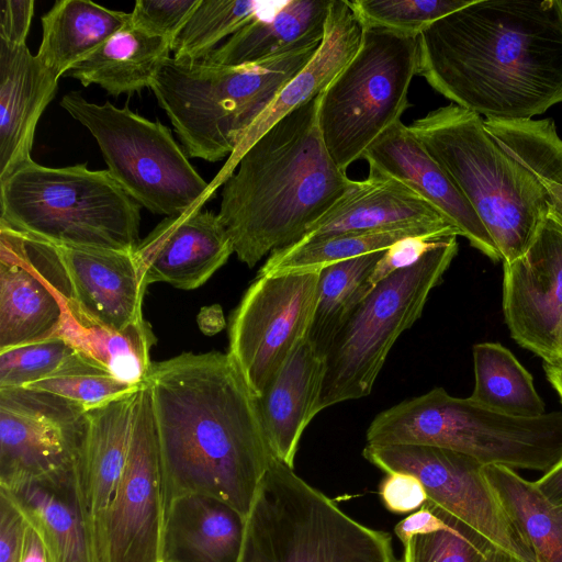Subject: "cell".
<instances>
[{"label":"cell","mask_w":562,"mask_h":562,"mask_svg":"<svg viewBox=\"0 0 562 562\" xmlns=\"http://www.w3.org/2000/svg\"><path fill=\"white\" fill-rule=\"evenodd\" d=\"M150 395L167 504L217 498L248 517L272 457L258 397L228 353L151 362Z\"/></svg>","instance_id":"obj_1"},{"label":"cell","mask_w":562,"mask_h":562,"mask_svg":"<svg viewBox=\"0 0 562 562\" xmlns=\"http://www.w3.org/2000/svg\"><path fill=\"white\" fill-rule=\"evenodd\" d=\"M485 120H529L562 102V1L471 0L418 35V72Z\"/></svg>","instance_id":"obj_2"},{"label":"cell","mask_w":562,"mask_h":562,"mask_svg":"<svg viewBox=\"0 0 562 562\" xmlns=\"http://www.w3.org/2000/svg\"><path fill=\"white\" fill-rule=\"evenodd\" d=\"M319 101L321 94L269 128L223 183L217 215L248 268L297 243L356 182L325 146Z\"/></svg>","instance_id":"obj_3"},{"label":"cell","mask_w":562,"mask_h":562,"mask_svg":"<svg viewBox=\"0 0 562 562\" xmlns=\"http://www.w3.org/2000/svg\"><path fill=\"white\" fill-rule=\"evenodd\" d=\"M408 127L468 200L502 261L525 255L550 214L548 198L536 178L493 138L484 120L451 103Z\"/></svg>","instance_id":"obj_4"},{"label":"cell","mask_w":562,"mask_h":562,"mask_svg":"<svg viewBox=\"0 0 562 562\" xmlns=\"http://www.w3.org/2000/svg\"><path fill=\"white\" fill-rule=\"evenodd\" d=\"M322 42L244 66L170 57L149 89L190 157L215 162L229 157L283 87Z\"/></svg>","instance_id":"obj_5"},{"label":"cell","mask_w":562,"mask_h":562,"mask_svg":"<svg viewBox=\"0 0 562 562\" xmlns=\"http://www.w3.org/2000/svg\"><path fill=\"white\" fill-rule=\"evenodd\" d=\"M0 226L56 246L134 252L140 205L105 170L33 159L0 181Z\"/></svg>","instance_id":"obj_6"},{"label":"cell","mask_w":562,"mask_h":562,"mask_svg":"<svg viewBox=\"0 0 562 562\" xmlns=\"http://www.w3.org/2000/svg\"><path fill=\"white\" fill-rule=\"evenodd\" d=\"M366 439L374 446L445 448L484 465L544 473L562 458V413L513 417L435 387L378 414Z\"/></svg>","instance_id":"obj_7"},{"label":"cell","mask_w":562,"mask_h":562,"mask_svg":"<svg viewBox=\"0 0 562 562\" xmlns=\"http://www.w3.org/2000/svg\"><path fill=\"white\" fill-rule=\"evenodd\" d=\"M239 562H397L390 533L367 527L272 457Z\"/></svg>","instance_id":"obj_8"},{"label":"cell","mask_w":562,"mask_h":562,"mask_svg":"<svg viewBox=\"0 0 562 562\" xmlns=\"http://www.w3.org/2000/svg\"><path fill=\"white\" fill-rule=\"evenodd\" d=\"M457 252V235L446 236L418 262L372 288L326 351L319 412L371 393L393 345L422 316Z\"/></svg>","instance_id":"obj_9"},{"label":"cell","mask_w":562,"mask_h":562,"mask_svg":"<svg viewBox=\"0 0 562 562\" xmlns=\"http://www.w3.org/2000/svg\"><path fill=\"white\" fill-rule=\"evenodd\" d=\"M417 72L418 36L363 27L357 53L321 93V133L340 170L401 120Z\"/></svg>","instance_id":"obj_10"},{"label":"cell","mask_w":562,"mask_h":562,"mask_svg":"<svg viewBox=\"0 0 562 562\" xmlns=\"http://www.w3.org/2000/svg\"><path fill=\"white\" fill-rule=\"evenodd\" d=\"M60 105L95 138L108 171L140 206L175 216L202 207L213 193L193 168L171 130L127 105L95 104L78 91Z\"/></svg>","instance_id":"obj_11"},{"label":"cell","mask_w":562,"mask_h":562,"mask_svg":"<svg viewBox=\"0 0 562 562\" xmlns=\"http://www.w3.org/2000/svg\"><path fill=\"white\" fill-rule=\"evenodd\" d=\"M319 272L257 276L234 310L228 355L257 397L307 338Z\"/></svg>","instance_id":"obj_12"},{"label":"cell","mask_w":562,"mask_h":562,"mask_svg":"<svg viewBox=\"0 0 562 562\" xmlns=\"http://www.w3.org/2000/svg\"><path fill=\"white\" fill-rule=\"evenodd\" d=\"M366 460L385 473L406 472L424 485L428 501L453 515L493 547L520 562L537 559L491 487L484 464L450 449L419 445H367Z\"/></svg>","instance_id":"obj_13"},{"label":"cell","mask_w":562,"mask_h":562,"mask_svg":"<svg viewBox=\"0 0 562 562\" xmlns=\"http://www.w3.org/2000/svg\"><path fill=\"white\" fill-rule=\"evenodd\" d=\"M166 498L151 395L139 386L126 462L95 539L98 562H162Z\"/></svg>","instance_id":"obj_14"},{"label":"cell","mask_w":562,"mask_h":562,"mask_svg":"<svg viewBox=\"0 0 562 562\" xmlns=\"http://www.w3.org/2000/svg\"><path fill=\"white\" fill-rule=\"evenodd\" d=\"M88 424V411L63 396L31 387L0 389V488L72 469Z\"/></svg>","instance_id":"obj_15"},{"label":"cell","mask_w":562,"mask_h":562,"mask_svg":"<svg viewBox=\"0 0 562 562\" xmlns=\"http://www.w3.org/2000/svg\"><path fill=\"white\" fill-rule=\"evenodd\" d=\"M63 285L50 244L0 226V351L58 335Z\"/></svg>","instance_id":"obj_16"},{"label":"cell","mask_w":562,"mask_h":562,"mask_svg":"<svg viewBox=\"0 0 562 562\" xmlns=\"http://www.w3.org/2000/svg\"><path fill=\"white\" fill-rule=\"evenodd\" d=\"M503 267V313L512 338L543 361L561 358L562 225L549 215L527 252Z\"/></svg>","instance_id":"obj_17"},{"label":"cell","mask_w":562,"mask_h":562,"mask_svg":"<svg viewBox=\"0 0 562 562\" xmlns=\"http://www.w3.org/2000/svg\"><path fill=\"white\" fill-rule=\"evenodd\" d=\"M232 254L233 243L218 215L202 207L167 216L134 251L146 285L166 282L182 290L204 284Z\"/></svg>","instance_id":"obj_18"},{"label":"cell","mask_w":562,"mask_h":562,"mask_svg":"<svg viewBox=\"0 0 562 562\" xmlns=\"http://www.w3.org/2000/svg\"><path fill=\"white\" fill-rule=\"evenodd\" d=\"M369 175L396 178L412 188L493 261L501 254L487 229L443 169L431 158L408 126L400 120L366 150Z\"/></svg>","instance_id":"obj_19"},{"label":"cell","mask_w":562,"mask_h":562,"mask_svg":"<svg viewBox=\"0 0 562 562\" xmlns=\"http://www.w3.org/2000/svg\"><path fill=\"white\" fill-rule=\"evenodd\" d=\"M53 246L67 299L82 314L116 330L145 322L147 285L134 252Z\"/></svg>","instance_id":"obj_20"},{"label":"cell","mask_w":562,"mask_h":562,"mask_svg":"<svg viewBox=\"0 0 562 562\" xmlns=\"http://www.w3.org/2000/svg\"><path fill=\"white\" fill-rule=\"evenodd\" d=\"M411 227L431 229L443 236L460 235L430 203L401 180L369 175L356 181L300 240Z\"/></svg>","instance_id":"obj_21"},{"label":"cell","mask_w":562,"mask_h":562,"mask_svg":"<svg viewBox=\"0 0 562 562\" xmlns=\"http://www.w3.org/2000/svg\"><path fill=\"white\" fill-rule=\"evenodd\" d=\"M363 27L348 0H331L323 41L308 61L279 92L228 157L213 182L212 192L234 172L243 154L290 112L319 95L357 53Z\"/></svg>","instance_id":"obj_22"},{"label":"cell","mask_w":562,"mask_h":562,"mask_svg":"<svg viewBox=\"0 0 562 562\" xmlns=\"http://www.w3.org/2000/svg\"><path fill=\"white\" fill-rule=\"evenodd\" d=\"M57 82L26 44L0 41V181L32 160L35 130Z\"/></svg>","instance_id":"obj_23"},{"label":"cell","mask_w":562,"mask_h":562,"mask_svg":"<svg viewBox=\"0 0 562 562\" xmlns=\"http://www.w3.org/2000/svg\"><path fill=\"white\" fill-rule=\"evenodd\" d=\"M325 357L304 339L258 397L265 431L273 454L294 467L301 437L319 413Z\"/></svg>","instance_id":"obj_24"},{"label":"cell","mask_w":562,"mask_h":562,"mask_svg":"<svg viewBox=\"0 0 562 562\" xmlns=\"http://www.w3.org/2000/svg\"><path fill=\"white\" fill-rule=\"evenodd\" d=\"M0 491L40 533L53 562H98L80 495L78 463L49 477Z\"/></svg>","instance_id":"obj_25"},{"label":"cell","mask_w":562,"mask_h":562,"mask_svg":"<svg viewBox=\"0 0 562 562\" xmlns=\"http://www.w3.org/2000/svg\"><path fill=\"white\" fill-rule=\"evenodd\" d=\"M246 517L206 495L187 494L166 506L162 562H239Z\"/></svg>","instance_id":"obj_26"},{"label":"cell","mask_w":562,"mask_h":562,"mask_svg":"<svg viewBox=\"0 0 562 562\" xmlns=\"http://www.w3.org/2000/svg\"><path fill=\"white\" fill-rule=\"evenodd\" d=\"M136 394L88 412L78 484L94 544L126 462Z\"/></svg>","instance_id":"obj_27"},{"label":"cell","mask_w":562,"mask_h":562,"mask_svg":"<svg viewBox=\"0 0 562 562\" xmlns=\"http://www.w3.org/2000/svg\"><path fill=\"white\" fill-rule=\"evenodd\" d=\"M330 3L331 0H291L274 10L265 8L202 59L244 66L322 42Z\"/></svg>","instance_id":"obj_28"},{"label":"cell","mask_w":562,"mask_h":562,"mask_svg":"<svg viewBox=\"0 0 562 562\" xmlns=\"http://www.w3.org/2000/svg\"><path fill=\"white\" fill-rule=\"evenodd\" d=\"M38 60L57 78L127 26L131 14L86 0H58L41 18Z\"/></svg>","instance_id":"obj_29"},{"label":"cell","mask_w":562,"mask_h":562,"mask_svg":"<svg viewBox=\"0 0 562 562\" xmlns=\"http://www.w3.org/2000/svg\"><path fill=\"white\" fill-rule=\"evenodd\" d=\"M170 52V41L148 35L130 22L64 76L79 80L83 87L95 83L119 97L149 88L171 57Z\"/></svg>","instance_id":"obj_30"},{"label":"cell","mask_w":562,"mask_h":562,"mask_svg":"<svg viewBox=\"0 0 562 562\" xmlns=\"http://www.w3.org/2000/svg\"><path fill=\"white\" fill-rule=\"evenodd\" d=\"M58 336L74 349L95 360L119 380L142 385L150 369V349L156 337L145 321L125 330L102 325L82 314L67 299Z\"/></svg>","instance_id":"obj_31"},{"label":"cell","mask_w":562,"mask_h":562,"mask_svg":"<svg viewBox=\"0 0 562 562\" xmlns=\"http://www.w3.org/2000/svg\"><path fill=\"white\" fill-rule=\"evenodd\" d=\"M484 474L537 562H562V506L514 469L490 464Z\"/></svg>","instance_id":"obj_32"},{"label":"cell","mask_w":562,"mask_h":562,"mask_svg":"<svg viewBox=\"0 0 562 562\" xmlns=\"http://www.w3.org/2000/svg\"><path fill=\"white\" fill-rule=\"evenodd\" d=\"M407 237L439 238L445 236L431 229L411 227L346 233L300 240L272 251L257 276L319 272L340 261L384 251L396 241Z\"/></svg>","instance_id":"obj_33"},{"label":"cell","mask_w":562,"mask_h":562,"mask_svg":"<svg viewBox=\"0 0 562 562\" xmlns=\"http://www.w3.org/2000/svg\"><path fill=\"white\" fill-rule=\"evenodd\" d=\"M474 402L504 415L535 418L546 414V405L531 374L507 348L497 342L473 346Z\"/></svg>","instance_id":"obj_34"},{"label":"cell","mask_w":562,"mask_h":562,"mask_svg":"<svg viewBox=\"0 0 562 562\" xmlns=\"http://www.w3.org/2000/svg\"><path fill=\"white\" fill-rule=\"evenodd\" d=\"M498 145L544 190L550 214L562 225V139L551 119L484 120Z\"/></svg>","instance_id":"obj_35"},{"label":"cell","mask_w":562,"mask_h":562,"mask_svg":"<svg viewBox=\"0 0 562 562\" xmlns=\"http://www.w3.org/2000/svg\"><path fill=\"white\" fill-rule=\"evenodd\" d=\"M382 254L340 261L319 271L318 299L307 338L324 357L339 329L372 290L369 279Z\"/></svg>","instance_id":"obj_36"},{"label":"cell","mask_w":562,"mask_h":562,"mask_svg":"<svg viewBox=\"0 0 562 562\" xmlns=\"http://www.w3.org/2000/svg\"><path fill=\"white\" fill-rule=\"evenodd\" d=\"M267 4L255 0H201L171 42L173 58H204L224 37L240 30Z\"/></svg>","instance_id":"obj_37"},{"label":"cell","mask_w":562,"mask_h":562,"mask_svg":"<svg viewBox=\"0 0 562 562\" xmlns=\"http://www.w3.org/2000/svg\"><path fill=\"white\" fill-rule=\"evenodd\" d=\"M432 505L435 517L430 526L403 542V562H484L493 546L470 526Z\"/></svg>","instance_id":"obj_38"},{"label":"cell","mask_w":562,"mask_h":562,"mask_svg":"<svg viewBox=\"0 0 562 562\" xmlns=\"http://www.w3.org/2000/svg\"><path fill=\"white\" fill-rule=\"evenodd\" d=\"M139 386L119 380L95 360L75 351L54 373L27 387L63 396L89 412L133 394Z\"/></svg>","instance_id":"obj_39"},{"label":"cell","mask_w":562,"mask_h":562,"mask_svg":"<svg viewBox=\"0 0 562 562\" xmlns=\"http://www.w3.org/2000/svg\"><path fill=\"white\" fill-rule=\"evenodd\" d=\"M471 0H353L348 1L362 27L378 26L418 36L437 20Z\"/></svg>","instance_id":"obj_40"},{"label":"cell","mask_w":562,"mask_h":562,"mask_svg":"<svg viewBox=\"0 0 562 562\" xmlns=\"http://www.w3.org/2000/svg\"><path fill=\"white\" fill-rule=\"evenodd\" d=\"M76 350L63 337L0 351V389L27 387L54 373Z\"/></svg>","instance_id":"obj_41"},{"label":"cell","mask_w":562,"mask_h":562,"mask_svg":"<svg viewBox=\"0 0 562 562\" xmlns=\"http://www.w3.org/2000/svg\"><path fill=\"white\" fill-rule=\"evenodd\" d=\"M201 0H137L131 25L148 35L173 41Z\"/></svg>","instance_id":"obj_42"},{"label":"cell","mask_w":562,"mask_h":562,"mask_svg":"<svg viewBox=\"0 0 562 562\" xmlns=\"http://www.w3.org/2000/svg\"><path fill=\"white\" fill-rule=\"evenodd\" d=\"M379 495L384 507L394 514L414 513L428 496L422 482L406 472H390L379 486Z\"/></svg>","instance_id":"obj_43"},{"label":"cell","mask_w":562,"mask_h":562,"mask_svg":"<svg viewBox=\"0 0 562 562\" xmlns=\"http://www.w3.org/2000/svg\"><path fill=\"white\" fill-rule=\"evenodd\" d=\"M441 238L443 237H407L396 241L383 251L370 276V285L374 286L390 274L415 265L436 247Z\"/></svg>","instance_id":"obj_44"},{"label":"cell","mask_w":562,"mask_h":562,"mask_svg":"<svg viewBox=\"0 0 562 562\" xmlns=\"http://www.w3.org/2000/svg\"><path fill=\"white\" fill-rule=\"evenodd\" d=\"M26 527L23 513L0 491V562H22Z\"/></svg>","instance_id":"obj_45"},{"label":"cell","mask_w":562,"mask_h":562,"mask_svg":"<svg viewBox=\"0 0 562 562\" xmlns=\"http://www.w3.org/2000/svg\"><path fill=\"white\" fill-rule=\"evenodd\" d=\"M33 0L0 1V41L11 46L26 44L34 14Z\"/></svg>","instance_id":"obj_46"},{"label":"cell","mask_w":562,"mask_h":562,"mask_svg":"<svg viewBox=\"0 0 562 562\" xmlns=\"http://www.w3.org/2000/svg\"><path fill=\"white\" fill-rule=\"evenodd\" d=\"M535 483L547 498L562 506V458Z\"/></svg>","instance_id":"obj_47"},{"label":"cell","mask_w":562,"mask_h":562,"mask_svg":"<svg viewBox=\"0 0 562 562\" xmlns=\"http://www.w3.org/2000/svg\"><path fill=\"white\" fill-rule=\"evenodd\" d=\"M22 562H53L40 533L29 522L24 536Z\"/></svg>","instance_id":"obj_48"},{"label":"cell","mask_w":562,"mask_h":562,"mask_svg":"<svg viewBox=\"0 0 562 562\" xmlns=\"http://www.w3.org/2000/svg\"><path fill=\"white\" fill-rule=\"evenodd\" d=\"M199 325L201 330L207 335H213L220 331L225 325L222 308L215 305L201 311Z\"/></svg>","instance_id":"obj_49"},{"label":"cell","mask_w":562,"mask_h":562,"mask_svg":"<svg viewBox=\"0 0 562 562\" xmlns=\"http://www.w3.org/2000/svg\"><path fill=\"white\" fill-rule=\"evenodd\" d=\"M543 369L548 381L555 390L562 403V358L543 361Z\"/></svg>","instance_id":"obj_50"},{"label":"cell","mask_w":562,"mask_h":562,"mask_svg":"<svg viewBox=\"0 0 562 562\" xmlns=\"http://www.w3.org/2000/svg\"><path fill=\"white\" fill-rule=\"evenodd\" d=\"M484 562H520L516 558L512 557L510 554L492 547L486 555V559Z\"/></svg>","instance_id":"obj_51"},{"label":"cell","mask_w":562,"mask_h":562,"mask_svg":"<svg viewBox=\"0 0 562 562\" xmlns=\"http://www.w3.org/2000/svg\"><path fill=\"white\" fill-rule=\"evenodd\" d=\"M561 355H562V347H561ZM562 358V357H561Z\"/></svg>","instance_id":"obj_52"}]
</instances>
